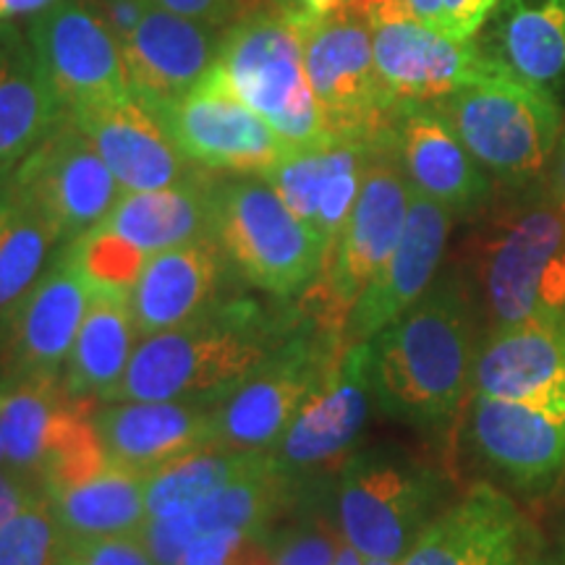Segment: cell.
Returning <instances> with one entry per match:
<instances>
[{
	"instance_id": "6da1fadb",
	"label": "cell",
	"mask_w": 565,
	"mask_h": 565,
	"mask_svg": "<svg viewBox=\"0 0 565 565\" xmlns=\"http://www.w3.org/2000/svg\"><path fill=\"white\" fill-rule=\"evenodd\" d=\"M301 322L296 299L221 296L194 320L141 338L121 385L105 404L200 401L215 406L286 345Z\"/></svg>"
},
{
	"instance_id": "7a4b0ae2",
	"label": "cell",
	"mask_w": 565,
	"mask_h": 565,
	"mask_svg": "<svg viewBox=\"0 0 565 565\" xmlns=\"http://www.w3.org/2000/svg\"><path fill=\"white\" fill-rule=\"evenodd\" d=\"M477 349L475 296L456 270L437 275L370 341L374 404L419 433H443L469 393Z\"/></svg>"
},
{
	"instance_id": "3957f363",
	"label": "cell",
	"mask_w": 565,
	"mask_h": 565,
	"mask_svg": "<svg viewBox=\"0 0 565 565\" xmlns=\"http://www.w3.org/2000/svg\"><path fill=\"white\" fill-rule=\"evenodd\" d=\"M477 249L490 328L565 315V207L550 189L492 217Z\"/></svg>"
},
{
	"instance_id": "277c9868",
	"label": "cell",
	"mask_w": 565,
	"mask_h": 565,
	"mask_svg": "<svg viewBox=\"0 0 565 565\" xmlns=\"http://www.w3.org/2000/svg\"><path fill=\"white\" fill-rule=\"evenodd\" d=\"M445 490L440 469L404 448L353 450L335 475L338 529L366 561H401L443 511Z\"/></svg>"
},
{
	"instance_id": "5b68a950",
	"label": "cell",
	"mask_w": 565,
	"mask_h": 565,
	"mask_svg": "<svg viewBox=\"0 0 565 565\" xmlns=\"http://www.w3.org/2000/svg\"><path fill=\"white\" fill-rule=\"evenodd\" d=\"M435 105L490 179L529 189L550 171L563 121L561 105L547 92L503 68Z\"/></svg>"
},
{
	"instance_id": "8992f818",
	"label": "cell",
	"mask_w": 565,
	"mask_h": 565,
	"mask_svg": "<svg viewBox=\"0 0 565 565\" xmlns=\"http://www.w3.org/2000/svg\"><path fill=\"white\" fill-rule=\"evenodd\" d=\"M212 68L294 150L335 141L303 71L299 30L280 13L265 6L223 30Z\"/></svg>"
},
{
	"instance_id": "52a82bcc",
	"label": "cell",
	"mask_w": 565,
	"mask_h": 565,
	"mask_svg": "<svg viewBox=\"0 0 565 565\" xmlns=\"http://www.w3.org/2000/svg\"><path fill=\"white\" fill-rule=\"evenodd\" d=\"M212 238L231 273L273 299H296L322 273L320 238L263 175L217 179Z\"/></svg>"
},
{
	"instance_id": "ba28073f",
	"label": "cell",
	"mask_w": 565,
	"mask_h": 565,
	"mask_svg": "<svg viewBox=\"0 0 565 565\" xmlns=\"http://www.w3.org/2000/svg\"><path fill=\"white\" fill-rule=\"evenodd\" d=\"M291 24L299 30L303 71L330 137L385 145L398 103L374 66L372 30L359 0Z\"/></svg>"
},
{
	"instance_id": "9c48e42d",
	"label": "cell",
	"mask_w": 565,
	"mask_h": 565,
	"mask_svg": "<svg viewBox=\"0 0 565 565\" xmlns=\"http://www.w3.org/2000/svg\"><path fill=\"white\" fill-rule=\"evenodd\" d=\"M412 186L391 147L374 145L366 160L362 192L322 273L296 296L307 317L345 333L359 296L383 270L404 231Z\"/></svg>"
},
{
	"instance_id": "30bf717a",
	"label": "cell",
	"mask_w": 565,
	"mask_h": 565,
	"mask_svg": "<svg viewBox=\"0 0 565 565\" xmlns=\"http://www.w3.org/2000/svg\"><path fill=\"white\" fill-rule=\"evenodd\" d=\"M345 345L343 333L303 315L288 343L212 406L215 448L275 450Z\"/></svg>"
},
{
	"instance_id": "8fae6325",
	"label": "cell",
	"mask_w": 565,
	"mask_h": 565,
	"mask_svg": "<svg viewBox=\"0 0 565 565\" xmlns=\"http://www.w3.org/2000/svg\"><path fill=\"white\" fill-rule=\"evenodd\" d=\"M372 30L374 66L395 103H437L503 71L471 40L422 24L404 0H359Z\"/></svg>"
},
{
	"instance_id": "7c38bea8",
	"label": "cell",
	"mask_w": 565,
	"mask_h": 565,
	"mask_svg": "<svg viewBox=\"0 0 565 565\" xmlns=\"http://www.w3.org/2000/svg\"><path fill=\"white\" fill-rule=\"evenodd\" d=\"M92 299L71 244H61L32 291L0 324V391L24 383H61L71 345Z\"/></svg>"
},
{
	"instance_id": "4fadbf2b",
	"label": "cell",
	"mask_w": 565,
	"mask_h": 565,
	"mask_svg": "<svg viewBox=\"0 0 565 565\" xmlns=\"http://www.w3.org/2000/svg\"><path fill=\"white\" fill-rule=\"evenodd\" d=\"M147 110L183 158L212 173L265 175L294 150L225 87L215 68L192 92Z\"/></svg>"
},
{
	"instance_id": "5bb4252c",
	"label": "cell",
	"mask_w": 565,
	"mask_h": 565,
	"mask_svg": "<svg viewBox=\"0 0 565 565\" xmlns=\"http://www.w3.org/2000/svg\"><path fill=\"white\" fill-rule=\"evenodd\" d=\"M372 401L370 341L349 343L270 450L275 461L299 484L338 475L356 450Z\"/></svg>"
},
{
	"instance_id": "9a60e30c",
	"label": "cell",
	"mask_w": 565,
	"mask_h": 565,
	"mask_svg": "<svg viewBox=\"0 0 565 565\" xmlns=\"http://www.w3.org/2000/svg\"><path fill=\"white\" fill-rule=\"evenodd\" d=\"M13 175L19 194L51 221L61 244L103 223L124 196V186L68 113L19 162Z\"/></svg>"
},
{
	"instance_id": "2e32d148",
	"label": "cell",
	"mask_w": 565,
	"mask_h": 565,
	"mask_svg": "<svg viewBox=\"0 0 565 565\" xmlns=\"http://www.w3.org/2000/svg\"><path fill=\"white\" fill-rule=\"evenodd\" d=\"M26 40L66 110L134 97L121 42L95 3L58 0L47 6L32 17Z\"/></svg>"
},
{
	"instance_id": "e0dca14e",
	"label": "cell",
	"mask_w": 565,
	"mask_h": 565,
	"mask_svg": "<svg viewBox=\"0 0 565 565\" xmlns=\"http://www.w3.org/2000/svg\"><path fill=\"white\" fill-rule=\"evenodd\" d=\"M387 147L408 186L456 215H482L492 202V179L466 150L435 103H401Z\"/></svg>"
},
{
	"instance_id": "ac0fdd59",
	"label": "cell",
	"mask_w": 565,
	"mask_h": 565,
	"mask_svg": "<svg viewBox=\"0 0 565 565\" xmlns=\"http://www.w3.org/2000/svg\"><path fill=\"white\" fill-rule=\"evenodd\" d=\"M529 524L505 492L479 482L422 529L398 565H529Z\"/></svg>"
},
{
	"instance_id": "d6986e66",
	"label": "cell",
	"mask_w": 565,
	"mask_h": 565,
	"mask_svg": "<svg viewBox=\"0 0 565 565\" xmlns=\"http://www.w3.org/2000/svg\"><path fill=\"white\" fill-rule=\"evenodd\" d=\"M450 223H454V212L412 189L398 244L383 270L374 275V280L359 296L356 307L351 309L345 341H372L380 330H385L422 299L440 270Z\"/></svg>"
},
{
	"instance_id": "ffe728a7",
	"label": "cell",
	"mask_w": 565,
	"mask_h": 565,
	"mask_svg": "<svg viewBox=\"0 0 565 565\" xmlns=\"http://www.w3.org/2000/svg\"><path fill=\"white\" fill-rule=\"evenodd\" d=\"M469 437L479 456L524 492L550 490L565 471V412L477 395Z\"/></svg>"
},
{
	"instance_id": "44dd1931",
	"label": "cell",
	"mask_w": 565,
	"mask_h": 565,
	"mask_svg": "<svg viewBox=\"0 0 565 565\" xmlns=\"http://www.w3.org/2000/svg\"><path fill=\"white\" fill-rule=\"evenodd\" d=\"M471 391L565 412V315L490 328L477 349Z\"/></svg>"
},
{
	"instance_id": "7402d4cb",
	"label": "cell",
	"mask_w": 565,
	"mask_h": 565,
	"mask_svg": "<svg viewBox=\"0 0 565 565\" xmlns=\"http://www.w3.org/2000/svg\"><path fill=\"white\" fill-rule=\"evenodd\" d=\"M66 113L87 134L124 192L175 186L200 171V166L183 158L137 97L79 105Z\"/></svg>"
},
{
	"instance_id": "603a6c76",
	"label": "cell",
	"mask_w": 565,
	"mask_h": 565,
	"mask_svg": "<svg viewBox=\"0 0 565 565\" xmlns=\"http://www.w3.org/2000/svg\"><path fill=\"white\" fill-rule=\"evenodd\" d=\"M113 466L147 477L175 458L215 448L212 404L200 401H118L95 412Z\"/></svg>"
},
{
	"instance_id": "cb8c5ba5",
	"label": "cell",
	"mask_w": 565,
	"mask_h": 565,
	"mask_svg": "<svg viewBox=\"0 0 565 565\" xmlns=\"http://www.w3.org/2000/svg\"><path fill=\"white\" fill-rule=\"evenodd\" d=\"M221 38L215 26L154 6L121 45L134 97L154 108L192 92L215 66Z\"/></svg>"
},
{
	"instance_id": "d4e9b609",
	"label": "cell",
	"mask_w": 565,
	"mask_h": 565,
	"mask_svg": "<svg viewBox=\"0 0 565 565\" xmlns=\"http://www.w3.org/2000/svg\"><path fill=\"white\" fill-rule=\"evenodd\" d=\"M228 259L215 238L150 254L131 288V309L139 338L179 328L221 299Z\"/></svg>"
},
{
	"instance_id": "484cf974",
	"label": "cell",
	"mask_w": 565,
	"mask_h": 565,
	"mask_svg": "<svg viewBox=\"0 0 565 565\" xmlns=\"http://www.w3.org/2000/svg\"><path fill=\"white\" fill-rule=\"evenodd\" d=\"M482 51L515 79L565 100V0H498Z\"/></svg>"
},
{
	"instance_id": "4316f807",
	"label": "cell",
	"mask_w": 565,
	"mask_h": 565,
	"mask_svg": "<svg viewBox=\"0 0 565 565\" xmlns=\"http://www.w3.org/2000/svg\"><path fill=\"white\" fill-rule=\"evenodd\" d=\"M217 175L200 168L192 179L152 192H124L97 228L116 233L141 252L162 249L212 236Z\"/></svg>"
},
{
	"instance_id": "83f0119b",
	"label": "cell",
	"mask_w": 565,
	"mask_h": 565,
	"mask_svg": "<svg viewBox=\"0 0 565 565\" xmlns=\"http://www.w3.org/2000/svg\"><path fill=\"white\" fill-rule=\"evenodd\" d=\"M66 116L30 40L0 19V171H13Z\"/></svg>"
},
{
	"instance_id": "f1b7e54d",
	"label": "cell",
	"mask_w": 565,
	"mask_h": 565,
	"mask_svg": "<svg viewBox=\"0 0 565 565\" xmlns=\"http://www.w3.org/2000/svg\"><path fill=\"white\" fill-rule=\"evenodd\" d=\"M137 338L131 294L92 288L87 315L63 366L61 383L66 393L105 404L129 370Z\"/></svg>"
},
{
	"instance_id": "f546056e",
	"label": "cell",
	"mask_w": 565,
	"mask_h": 565,
	"mask_svg": "<svg viewBox=\"0 0 565 565\" xmlns=\"http://www.w3.org/2000/svg\"><path fill=\"white\" fill-rule=\"evenodd\" d=\"M301 484L280 469L273 454H265L254 469L210 492L186 519L194 534L204 532H246L265 536L294 511Z\"/></svg>"
},
{
	"instance_id": "4dcf8cb0",
	"label": "cell",
	"mask_w": 565,
	"mask_h": 565,
	"mask_svg": "<svg viewBox=\"0 0 565 565\" xmlns=\"http://www.w3.org/2000/svg\"><path fill=\"white\" fill-rule=\"evenodd\" d=\"M45 498L66 540L137 534L147 524L145 477L121 466L110 463L103 475Z\"/></svg>"
},
{
	"instance_id": "1f68e13d",
	"label": "cell",
	"mask_w": 565,
	"mask_h": 565,
	"mask_svg": "<svg viewBox=\"0 0 565 565\" xmlns=\"http://www.w3.org/2000/svg\"><path fill=\"white\" fill-rule=\"evenodd\" d=\"M270 450L202 448L145 477L147 519H168L194 508L210 492L254 469Z\"/></svg>"
},
{
	"instance_id": "d6a6232c",
	"label": "cell",
	"mask_w": 565,
	"mask_h": 565,
	"mask_svg": "<svg viewBox=\"0 0 565 565\" xmlns=\"http://www.w3.org/2000/svg\"><path fill=\"white\" fill-rule=\"evenodd\" d=\"M68 398L63 383H24L6 391L0 406L6 466L40 479L42 458Z\"/></svg>"
},
{
	"instance_id": "836d02e7",
	"label": "cell",
	"mask_w": 565,
	"mask_h": 565,
	"mask_svg": "<svg viewBox=\"0 0 565 565\" xmlns=\"http://www.w3.org/2000/svg\"><path fill=\"white\" fill-rule=\"evenodd\" d=\"M58 246V231L17 189V204L0 231V324L32 291Z\"/></svg>"
},
{
	"instance_id": "e575fe53",
	"label": "cell",
	"mask_w": 565,
	"mask_h": 565,
	"mask_svg": "<svg viewBox=\"0 0 565 565\" xmlns=\"http://www.w3.org/2000/svg\"><path fill=\"white\" fill-rule=\"evenodd\" d=\"M68 244L92 288L131 294L141 267L150 259V254L141 252L139 246L129 244L116 233L97 228V225L84 236L71 238Z\"/></svg>"
},
{
	"instance_id": "d590c367",
	"label": "cell",
	"mask_w": 565,
	"mask_h": 565,
	"mask_svg": "<svg viewBox=\"0 0 565 565\" xmlns=\"http://www.w3.org/2000/svg\"><path fill=\"white\" fill-rule=\"evenodd\" d=\"M66 534L47 498L0 524V565H58Z\"/></svg>"
},
{
	"instance_id": "8d00e7d4",
	"label": "cell",
	"mask_w": 565,
	"mask_h": 565,
	"mask_svg": "<svg viewBox=\"0 0 565 565\" xmlns=\"http://www.w3.org/2000/svg\"><path fill=\"white\" fill-rule=\"evenodd\" d=\"M181 565H273V557L259 534L204 532L194 536Z\"/></svg>"
},
{
	"instance_id": "74e56055",
	"label": "cell",
	"mask_w": 565,
	"mask_h": 565,
	"mask_svg": "<svg viewBox=\"0 0 565 565\" xmlns=\"http://www.w3.org/2000/svg\"><path fill=\"white\" fill-rule=\"evenodd\" d=\"M58 565H158L137 534L66 540Z\"/></svg>"
},
{
	"instance_id": "f35d334b",
	"label": "cell",
	"mask_w": 565,
	"mask_h": 565,
	"mask_svg": "<svg viewBox=\"0 0 565 565\" xmlns=\"http://www.w3.org/2000/svg\"><path fill=\"white\" fill-rule=\"evenodd\" d=\"M141 542L150 550L152 561L158 565H181L183 553L192 545L194 529L189 524L186 513L168 515V519H147L139 529Z\"/></svg>"
},
{
	"instance_id": "ab89813d",
	"label": "cell",
	"mask_w": 565,
	"mask_h": 565,
	"mask_svg": "<svg viewBox=\"0 0 565 565\" xmlns=\"http://www.w3.org/2000/svg\"><path fill=\"white\" fill-rule=\"evenodd\" d=\"M160 9L194 19L200 24L228 30L231 24L242 21L249 13L265 9V0H154Z\"/></svg>"
},
{
	"instance_id": "60d3db41",
	"label": "cell",
	"mask_w": 565,
	"mask_h": 565,
	"mask_svg": "<svg viewBox=\"0 0 565 565\" xmlns=\"http://www.w3.org/2000/svg\"><path fill=\"white\" fill-rule=\"evenodd\" d=\"M498 0H440V17L435 32L454 40H471L490 17Z\"/></svg>"
},
{
	"instance_id": "b9f144b4",
	"label": "cell",
	"mask_w": 565,
	"mask_h": 565,
	"mask_svg": "<svg viewBox=\"0 0 565 565\" xmlns=\"http://www.w3.org/2000/svg\"><path fill=\"white\" fill-rule=\"evenodd\" d=\"M42 498H45V490H42L40 479L21 475V471L6 463L0 466V524H6V521Z\"/></svg>"
},
{
	"instance_id": "7bdbcfd3",
	"label": "cell",
	"mask_w": 565,
	"mask_h": 565,
	"mask_svg": "<svg viewBox=\"0 0 565 565\" xmlns=\"http://www.w3.org/2000/svg\"><path fill=\"white\" fill-rule=\"evenodd\" d=\"M154 0H95V9L100 13L116 40L124 42L131 38L134 30L141 24V19L154 9Z\"/></svg>"
},
{
	"instance_id": "ee69618b",
	"label": "cell",
	"mask_w": 565,
	"mask_h": 565,
	"mask_svg": "<svg viewBox=\"0 0 565 565\" xmlns=\"http://www.w3.org/2000/svg\"><path fill=\"white\" fill-rule=\"evenodd\" d=\"M349 0H265L267 9L280 13L288 21H307L324 17V13L341 9Z\"/></svg>"
},
{
	"instance_id": "f6af8a7d",
	"label": "cell",
	"mask_w": 565,
	"mask_h": 565,
	"mask_svg": "<svg viewBox=\"0 0 565 565\" xmlns=\"http://www.w3.org/2000/svg\"><path fill=\"white\" fill-rule=\"evenodd\" d=\"M550 183L547 189L553 192V196L565 207V134L561 137V145H557L555 158L550 162Z\"/></svg>"
},
{
	"instance_id": "bcb514c9",
	"label": "cell",
	"mask_w": 565,
	"mask_h": 565,
	"mask_svg": "<svg viewBox=\"0 0 565 565\" xmlns=\"http://www.w3.org/2000/svg\"><path fill=\"white\" fill-rule=\"evenodd\" d=\"M53 3H58V0H0V19L34 17Z\"/></svg>"
},
{
	"instance_id": "7dc6e473",
	"label": "cell",
	"mask_w": 565,
	"mask_h": 565,
	"mask_svg": "<svg viewBox=\"0 0 565 565\" xmlns=\"http://www.w3.org/2000/svg\"><path fill=\"white\" fill-rule=\"evenodd\" d=\"M13 171H0V231L6 228L13 204H17V175H13Z\"/></svg>"
},
{
	"instance_id": "c3c4849f",
	"label": "cell",
	"mask_w": 565,
	"mask_h": 565,
	"mask_svg": "<svg viewBox=\"0 0 565 565\" xmlns=\"http://www.w3.org/2000/svg\"><path fill=\"white\" fill-rule=\"evenodd\" d=\"M529 565H565V557H547V561H532Z\"/></svg>"
},
{
	"instance_id": "681fc988",
	"label": "cell",
	"mask_w": 565,
	"mask_h": 565,
	"mask_svg": "<svg viewBox=\"0 0 565 565\" xmlns=\"http://www.w3.org/2000/svg\"><path fill=\"white\" fill-rule=\"evenodd\" d=\"M366 565H398V561H366Z\"/></svg>"
},
{
	"instance_id": "f907efd6",
	"label": "cell",
	"mask_w": 565,
	"mask_h": 565,
	"mask_svg": "<svg viewBox=\"0 0 565 565\" xmlns=\"http://www.w3.org/2000/svg\"><path fill=\"white\" fill-rule=\"evenodd\" d=\"M6 463V450H3V433H0V466Z\"/></svg>"
}]
</instances>
